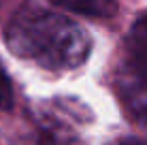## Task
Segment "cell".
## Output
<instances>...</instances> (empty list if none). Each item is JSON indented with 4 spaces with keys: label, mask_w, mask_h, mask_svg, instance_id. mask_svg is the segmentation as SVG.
<instances>
[{
    "label": "cell",
    "mask_w": 147,
    "mask_h": 145,
    "mask_svg": "<svg viewBox=\"0 0 147 145\" xmlns=\"http://www.w3.org/2000/svg\"><path fill=\"white\" fill-rule=\"evenodd\" d=\"M7 45L15 56L49 71H70L88 60L90 34L66 15L22 7L7 24Z\"/></svg>",
    "instance_id": "cell-1"
},
{
    "label": "cell",
    "mask_w": 147,
    "mask_h": 145,
    "mask_svg": "<svg viewBox=\"0 0 147 145\" xmlns=\"http://www.w3.org/2000/svg\"><path fill=\"white\" fill-rule=\"evenodd\" d=\"M117 92L130 117L147 128V71L126 64L117 75Z\"/></svg>",
    "instance_id": "cell-2"
},
{
    "label": "cell",
    "mask_w": 147,
    "mask_h": 145,
    "mask_svg": "<svg viewBox=\"0 0 147 145\" xmlns=\"http://www.w3.org/2000/svg\"><path fill=\"white\" fill-rule=\"evenodd\" d=\"M126 51H128V64L147 71V13H143L132 24L126 36Z\"/></svg>",
    "instance_id": "cell-3"
},
{
    "label": "cell",
    "mask_w": 147,
    "mask_h": 145,
    "mask_svg": "<svg viewBox=\"0 0 147 145\" xmlns=\"http://www.w3.org/2000/svg\"><path fill=\"white\" fill-rule=\"evenodd\" d=\"M55 2L75 13L90 15V17H113L117 13L115 0H55Z\"/></svg>",
    "instance_id": "cell-4"
},
{
    "label": "cell",
    "mask_w": 147,
    "mask_h": 145,
    "mask_svg": "<svg viewBox=\"0 0 147 145\" xmlns=\"http://www.w3.org/2000/svg\"><path fill=\"white\" fill-rule=\"evenodd\" d=\"M0 109L2 111H11L13 109V88H11L7 73L2 71V66H0Z\"/></svg>",
    "instance_id": "cell-5"
}]
</instances>
